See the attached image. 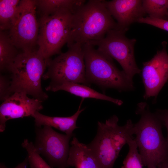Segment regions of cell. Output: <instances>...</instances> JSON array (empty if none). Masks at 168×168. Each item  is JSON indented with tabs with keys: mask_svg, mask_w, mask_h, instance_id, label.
Masks as SVG:
<instances>
[{
	"mask_svg": "<svg viewBox=\"0 0 168 168\" xmlns=\"http://www.w3.org/2000/svg\"><path fill=\"white\" fill-rule=\"evenodd\" d=\"M161 120L162 124L166 128L167 131L168 142V110H157L155 112Z\"/></svg>",
	"mask_w": 168,
	"mask_h": 168,
	"instance_id": "cell-25",
	"label": "cell"
},
{
	"mask_svg": "<svg viewBox=\"0 0 168 168\" xmlns=\"http://www.w3.org/2000/svg\"><path fill=\"white\" fill-rule=\"evenodd\" d=\"M106 8L117 21V27L127 30L132 24L137 22L146 14L141 0L105 1Z\"/></svg>",
	"mask_w": 168,
	"mask_h": 168,
	"instance_id": "cell-13",
	"label": "cell"
},
{
	"mask_svg": "<svg viewBox=\"0 0 168 168\" xmlns=\"http://www.w3.org/2000/svg\"><path fill=\"white\" fill-rule=\"evenodd\" d=\"M43 101L31 98L26 93L16 92L3 101L0 106V131L5 130L8 120L32 116L43 108Z\"/></svg>",
	"mask_w": 168,
	"mask_h": 168,
	"instance_id": "cell-12",
	"label": "cell"
},
{
	"mask_svg": "<svg viewBox=\"0 0 168 168\" xmlns=\"http://www.w3.org/2000/svg\"><path fill=\"white\" fill-rule=\"evenodd\" d=\"M36 127L35 147L44 156L53 168H67L70 147L69 142L73 135L56 132L52 127Z\"/></svg>",
	"mask_w": 168,
	"mask_h": 168,
	"instance_id": "cell-10",
	"label": "cell"
},
{
	"mask_svg": "<svg viewBox=\"0 0 168 168\" xmlns=\"http://www.w3.org/2000/svg\"><path fill=\"white\" fill-rule=\"evenodd\" d=\"M5 31H0V71L8 72L9 68L20 53Z\"/></svg>",
	"mask_w": 168,
	"mask_h": 168,
	"instance_id": "cell-17",
	"label": "cell"
},
{
	"mask_svg": "<svg viewBox=\"0 0 168 168\" xmlns=\"http://www.w3.org/2000/svg\"><path fill=\"white\" fill-rule=\"evenodd\" d=\"M137 22L150 25L168 31V20L147 16L139 19Z\"/></svg>",
	"mask_w": 168,
	"mask_h": 168,
	"instance_id": "cell-24",
	"label": "cell"
},
{
	"mask_svg": "<svg viewBox=\"0 0 168 168\" xmlns=\"http://www.w3.org/2000/svg\"><path fill=\"white\" fill-rule=\"evenodd\" d=\"M21 0H0V29L9 30L15 18Z\"/></svg>",
	"mask_w": 168,
	"mask_h": 168,
	"instance_id": "cell-19",
	"label": "cell"
},
{
	"mask_svg": "<svg viewBox=\"0 0 168 168\" xmlns=\"http://www.w3.org/2000/svg\"><path fill=\"white\" fill-rule=\"evenodd\" d=\"M37 7L42 15H50L63 10H67L73 13L84 4V0H37Z\"/></svg>",
	"mask_w": 168,
	"mask_h": 168,
	"instance_id": "cell-18",
	"label": "cell"
},
{
	"mask_svg": "<svg viewBox=\"0 0 168 168\" xmlns=\"http://www.w3.org/2000/svg\"><path fill=\"white\" fill-rule=\"evenodd\" d=\"M113 115L105 123L98 121L96 136L87 145L102 168H113L123 147L133 138L134 124L129 119L119 126Z\"/></svg>",
	"mask_w": 168,
	"mask_h": 168,
	"instance_id": "cell-3",
	"label": "cell"
},
{
	"mask_svg": "<svg viewBox=\"0 0 168 168\" xmlns=\"http://www.w3.org/2000/svg\"><path fill=\"white\" fill-rule=\"evenodd\" d=\"M50 59H44L37 50L20 53L8 72L11 95L23 92L43 102L47 99L48 96L42 89L41 80Z\"/></svg>",
	"mask_w": 168,
	"mask_h": 168,
	"instance_id": "cell-4",
	"label": "cell"
},
{
	"mask_svg": "<svg viewBox=\"0 0 168 168\" xmlns=\"http://www.w3.org/2000/svg\"><path fill=\"white\" fill-rule=\"evenodd\" d=\"M149 61L143 63L142 77L145 89L143 96L147 99L157 96L168 79V55L166 42Z\"/></svg>",
	"mask_w": 168,
	"mask_h": 168,
	"instance_id": "cell-11",
	"label": "cell"
},
{
	"mask_svg": "<svg viewBox=\"0 0 168 168\" xmlns=\"http://www.w3.org/2000/svg\"><path fill=\"white\" fill-rule=\"evenodd\" d=\"M36 1L21 0L17 12L9 30L13 44L22 52L31 51L37 44L39 23L36 16Z\"/></svg>",
	"mask_w": 168,
	"mask_h": 168,
	"instance_id": "cell-9",
	"label": "cell"
},
{
	"mask_svg": "<svg viewBox=\"0 0 168 168\" xmlns=\"http://www.w3.org/2000/svg\"><path fill=\"white\" fill-rule=\"evenodd\" d=\"M117 27L105 0H89L72 13L67 46L99 41Z\"/></svg>",
	"mask_w": 168,
	"mask_h": 168,
	"instance_id": "cell-2",
	"label": "cell"
},
{
	"mask_svg": "<svg viewBox=\"0 0 168 168\" xmlns=\"http://www.w3.org/2000/svg\"><path fill=\"white\" fill-rule=\"evenodd\" d=\"M68 51L49 61L47 72L43 78L50 79L49 84L65 82L81 83L89 86L86 75V67L82 45L74 44Z\"/></svg>",
	"mask_w": 168,
	"mask_h": 168,
	"instance_id": "cell-7",
	"label": "cell"
},
{
	"mask_svg": "<svg viewBox=\"0 0 168 168\" xmlns=\"http://www.w3.org/2000/svg\"><path fill=\"white\" fill-rule=\"evenodd\" d=\"M21 145L27 152V157L30 168H52L40 156L32 142L25 139Z\"/></svg>",
	"mask_w": 168,
	"mask_h": 168,
	"instance_id": "cell-22",
	"label": "cell"
},
{
	"mask_svg": "<svg viewBox=\"0 0 168 168\" xmlns=\"http://www.w3.org/2000/svg\"><path fill=\"white\" fill-rule=\"evenodd\" d=\"M128 152L123 161L121 168H143L144 166L137 145L133 137L128 143Z\"/></svg>",
	"mask_w": 168,
	"mask_h": 168,
	"instance_id": "cell-21",
	"label": "cell"
},
{
	"mask_svg": "<svg viewBox=\"0 0 168 168\" xmlns=\"http://www.w3.org/2000/svg\"><path fill=\"white\" fill-rule=\"evenodd\" d=\"M168 0H143L142 6L146 14L149 17L166 20Z\"/></svg>",
	"mask_w": 168,
	"mask_h": 168,
	"instance_id": "cell-20",
	"label": "cell"
},
{
	"mask_svg": "<svg viewBox=\"0 0 168 168\" xmlns=\"http://www.w3.org/2000/svg\"><path fill=\"white\" fill-rule=\"evenodd\" d=\"M72 16V12L67 10L41 15L39 21L37 52L45 59L49 60L52 56L61 53L68 40Z\"/></svg>",
	"mask_w": 168,
	"mask_h": 168,
	"instance_id": "cell-6",
	"label": "cell"
},
{
	"mask_svg": "<svg viewBox=\"0 0 168 168\" xmlns=\"http://www.w3.org/2000/svg\"><path fill=\"white\" fill-rule=\"evenodd\" d=\"M47 91L56 92L63 90L77 96L85 98H91L110 101L118 105L123 103L122 100L101 93L89 86L79 83L65 82L56 84H49L45 89Z\"/></svg>",
	"mask_w": 168,
	"mask_h": 168,
	"instance_id": "cell-16",
	"label": "cell"
},
{
	"mask_svg": "<svg viewBox=\"0 0 168 168\" xmlns=\"http://www.w3.org/2000/svg\"><path fill=\"white\" fill-rule=\"evenodd\" d=\"M157 168H168V160L162 163Z\"/></svg>",
	"mask_w": 168,
	"mask_h": 168,
	"instance_id": "cell-27",
	"label": "cell"
},
{
	"mask_svg": "<svg viewBox=\"0 0 168 168\" xmlns=\"http://www.w3.org/2000/svg\"><path fill=\"white\" fill-rule=\"evenodd\" d=\"M28 163L27 157H26L23 161L18 164L17 166L14 168H27ZM0 168H7L5 165L2 163L0 164Z\"/></svg>",
	"mask_w": 168,
	"mask_h": 168,
	"instance_id": "cell-26",
	"label": "cell"
},
{
	"mask_svg": "<svg viewBox=\"0 0 168 168\" xmlns=\"http://www.w3.org/2000/svg\"><path fill=\"white\" fill-rule=\"evenodd\" d=\"M167 20H168V9H167V13L166 16Z\"/></svg>",
	"mask_w": 168,
	"mask_h": 168,
	"instance_id": "cell-28",
	"label": "cell"
},
{
	"mask_svg": "<svg viewBox=\"0 0 168 168\" xmlns=\"http://www.w3.org/2000/svg\"><path fill=\"white\" fill-rule=\"evenodd\" d=\"M86 79L103 89L114 88L119 91L134 88L133 80L123 71L119 70L112 59L99 51L89 43L82 45Z\"/></svg>",
	"mask_w": 168,
	"mask_h": 168,
	"instance_id": "cell-5",
	"label": "cell"
},
{
	"mask_svg": "<svg viewBox=\"0 0 168 168\" xmlns=\"http://www.w3.org/2000/svg\"><path fill=\"white\" fill-rule=\"evenodd\" d=\"M84 99L82 100L78 110L73 115L67 117L49 116L44 115L39 111L35 112L31 117L34 119L36 127L47 125L54 127L64 132L65 134L73 135V131L78 128L76 125L77 121L80 114L85 108L81 109Z\"/></svg>",
	"mask_w": 168,
	"mask_h": 168,
	"instance_id": "cell-14",
	"label": "cell"
},
{
	"mask_svg": "<svg viewBox=\"0 0 168 168\" xmlns=\"http://www.w3.org/2000/svg\"><path fill=\"white\" fill-rule=\"evenodd\" d=\"M136 113L140 118L134 124V139L143 165L157 168L168 160V142L162 133V123L146 102L137 105Z\"/></svg>",
	"mask_w": 168,
	"mask_h": 168,
	"instance_id": "cell-1",
	"label": "cell"
},
{
	"mask_svg": "<svg viewBox=\"0 0 168 168\" xmlns=\"http://www.w3.org/2000/svg\"><path fill=\"white\" fill-rule=\"evenodd\" d=\"M11 84L10 76L1 73L0 76V99L4 101L11 95L10 89Z\"/></svg>",
	"mask_w": 168,
	"mask_h": 168,
	"instance_id": "cell-23",
	"label": "cell"
},
{
	"mask_svg": "<svg viewBox=\"0 0 168 168\" xmlns=\"http://www.w3.org/2000/svg\"><path fill=\"white\" fill-rule=\"evenodd\" d=\"M67 161L68 167L75 168H102L88 147L73 137Z\"/></svg>",
	"mask_w": 168,
	"mask_h": 168,
	"instance_id": "cell-15",
	"label": "cell"
},
{
	"mask_svg": "<svg viewBox=\"0 0 168 168\" xmlns=\"http://www.w3.org/2000/svg\"><path fill=\"white\" fill-rule=\"evenodd\" d=\"M127 30L117 27L109 31L102 39L89 43L96 46L97 49L106 55L116 60L122 67L123 71L131 80L141 70L136 63L134 39H129L125 35Z\"/></svg>",
	"mask_w": 168,
	"mask_h": 168,
	"instance_id": "cell-8",
	"label": "cell"
}]
</instances>
